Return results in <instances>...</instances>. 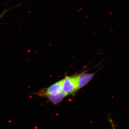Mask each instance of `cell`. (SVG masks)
<instances>
[{"mask_svg":"<svg viewBox=\"0 0 129 129\" xmlns=\"http://www.w3.org/2000/svg\"><path fill=\"white\" fill-rule=\"evenodd\" d=\"M62 91L67 95L72 94L78 90L76 76H67L62 80Z\"/></svg>","mask_w":129,"mask_h":129,"instance_id":"6da1fadb","label":"cell"},{"mask_svg":"<svg viewBox=\"0 0 129 129\" xmlns=\"http://www.w3.org/2000/svg\"><path fill=\"white\" fill-rule=\"evenodd\" d=\"M62 92V80L54 83L46 89H43L36 94L41 96L45 97L48 95L57 94Z\"/></svg>","mask_w":129,"mask_h":129,"instance_id":"7a4b0ae2","label":"cell"},{"mask_svg":"<svg viewBox=\"0 0 129 129\" xmlns=\"http://www.w3.org/2000/svg\"><path fill=\"white\" fill-rule=\"evenodd\" d=\"M95 73L83 74L76 76L78 81V90L84 86L91 80Z\"/></svg>","mask_w":129,"mask_h":129,"instance_id":"3957f363","label":"cell"},{"mask_svg":"<svg viewBox=\"0 0 129 129\" xmlns=\"http://www.w3.org/2000/svg\"><path fill=\"white\" fill-rule=\"evenodd\" d=\"M67 95H68L67 94L62 91L57 94L47 95L45 97L48 98L53 104H57L61 102Z\"/></svg>","mask_w":129,"mask_h":129,"instance_id":"277c9868","label":"cell"},{"mask_svg":"<svg viewBox=\"0 0 129 129\" xmlns=\"http://www.w3.org/2000/svg\"><path fill=\"white\" fill-rule=\"evenodd\" d=\"M109 120V122H110V123H111V125H112V127L113 129H115V125H114V122H113V120L111 118H108Z\"/></svg>","mask_w":129,"mask_h":129,"instance_id":"5b68a950","label":"cell"},{"mask_svg":"<svg viewBox=\"0 0 129 129\" xmlns=\"http://www.w3.org/2000/svg\"><path fill=\"white\" fill-rule=\"evenodd\" d=\"M10 9H8V10H5V11H4L2 13H1V14H0V19L3 17V16L5 15V14L7 12H8V11H9L10 10Z\"/></svg>","mask_w":129,"mask_h":129,"instance_id":"8992f818","label":"cell"}]
</instances>
